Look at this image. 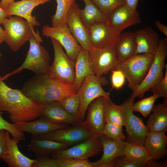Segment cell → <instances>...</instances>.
I'll return each mask as SVG.
<instances>
[{"label": "cell", "mask_w": 167, "mask_h": 167, "mask_svg": "<svg viewBox=\"0 0 167 167\" xmlns=\"http://www.w3.org/2000/svg\"><path fill=\"white\" fill-rule=\"evenodd\" d=\"M44 105L8 86L0 76V110L7 112L13 123L32 121L40 117Z\"/></svg>", "instance_id": "cell-1"}, {"label": "cell", "mask_w": 167, "mask_h": 167, "mask_svg": "<svg viewBox=\"0 0 167 167\" xmlns=\"http://www.w3.org/2000/svg\"><path fill=\"white\" fill-rule=\"evenodd\" d=\"M21 91L26 96L43 105L61 101L77 93L74 86L62 83L50 78L46 73L35 75L24 84Z\"/></svg>", "instance_id": "cell-2"}, {"label": "cell", "mask_w": 167, "mask_h": 167, "mask_svg": "<svg viewBox=\"0 0 167 167\" xmlns=\"http://www.w3.org/2000/svg\"><path fill=\"white\" fill-rule=\"evenodd\" d=\"M29 41V48L24 61L18 68L2 77L3 80L25 69L32 71L36 75L47 73L50 65L49 56L41 44L42 40L38 30L31 37Z\"/></svg>", "instance_id": "cell-3"}, {"label": "cell", "mask_w": 167, "mask_h": 167, "mask_svg": "<svg viewBox=\"0 0 167 167\" xmlns=\"http://www.w3.org/2000/svg\"><path fill=\"white\" fill-rule=\"evenodd\" d=\"M167 54V39L161 38L156 51L152 62L145 78L135 89L131 96L142 98L146 92L164 78L165 61Z\"/></svg>", "instance_id": "cell-4"}, {"label": "cell", "mask_w": 167, "mask_h": 167, "mask_svg": "<svg viewBox=\"0 0 167 167\" xmlns=\"http://www.w3.org/2000/svg\"><path fill=\"white\" fill-rule=\"evenodd\" d=\"M6 18L2 24L4 27L5 41L13 51L19 50L36 32L34 26L22 18Z\"/></svg>", "instance_id": "cell-5"}, {"label": "cell", "mask_w": 167, "mask_h": 167, "mask_svg": "<svg viewBox=\"0 0 167 167\" xmlns=\"http://www.w3.org/2000/svg\"><path fill=\"white\" fill-rule=\"evenodd\" d=\"M50 38L53 47L54 58L46 74L50 78L57 81L74 86L75 61L68 56L57 41Z\"/></svg>", "instance_id": "cell-6"}, {"label": "cell", "mask_w": 167, "mask_h": 167, "mask_svg": "<svg viewBox=\"0 0 167 167\" xmlns=\"http://www.w3.org/2000/svg\"><path fill=\"white\" fill-rule=\"evenodd\" d=\"M154 54H136L119 63L117 69L123 73L132 91L135 89L145 78L152 62Z\"/></svg>", "instance_id": "cell-7"}, {"label": "cell", "mask_w": 167, "mask_h": 167, "mask_svg": "<svg viewBox=\"0 0 167 167\" xmlns=\"http://www.w3.org/2000/svg\"><path fill=\"white\" fill-rule=\"evenodd\" d=\"M109 83L106 78L94 75L87 76L83 80L77 92L80 101L79 118L82 121L85 118L86 112L91 103L96 98L103 96L111 99L109 92H105L102 86Z\"/></svg>", "instance_id": "cell-8"}, {"label": "cell", "mask_w": 167, "mask_h": 167, "mask_svg": "<svg viewBox=\"0 0 167 167\" xmlns=\"http://www.w3.org/2000/svg\"><path fill=\"white\" fill-rule=\"evenodd\" d=\"M134 99L130 96L121 105L123 112V126L126 130V142L144 145L149 131L141 118L133 113L132 107Z\"/></svg>", "instance_id": "cell-9"}, {"label": "cell", "mask_w": 167, "mask_h": 167, "mask_svg": "<svg viewBox=\"0 0 167 167\" xmlns=\"http://www.w3.org/2000/svg\"><path fill=\"white\" fill-rule=\"evenodd\" d=\"M92 135L85 121L59 129L47 134L32 137L53 140L72 146Z\"/></svg>", "instance_id": "cell-10"}, {"label": "cell", "mask_w": 167, "mask_h": 167, "mask_svg": "<svg viewBox=\"0 0 167 167\" xmlns=\"http://www.w3.org/2000/svg\"><path fill=\"white\" fill-rule=\"evenodd\" d=\"M89 53L93 75L101 77L117 69L119 62L116 58L114 45L101 48L93 47Z\"/></svg>", "instance_id": "cell-11"}, {"label": "cell", "mask_w": 167, "mask_h": 167, "mask_svg": "<svg viewBox=\"0 0 167 167\" xmlns=\"http://www.w3.org/2000/svg\"><path fill=\"white\" fill-rule=\"evenodd\" d=\"M42 32L45 36L57 41L64 48L68 56L75 61L82 48L71 33L66 23L56 27L44 25Z\"/></svg>", "instance_id": "cell-12"}, {"label": "cell", "mask_w": 167, "mask_h": 167, "mask_svg": "<svg viewBox=\"0 0 167 167\" xmlns=\"http://www.w3.org/2000/svg\"><path fill=\"white\" fill-rule=\"evenodd\" d=\"M102 151V147L99 136L92 135L70 148L53 153L51 156L53 158H72L86 160L99 155Z\"/></svg>", "instance_id": "cell-13"}, {"label": "cell", "mask_w": 167, "mask_h": 167, "mask_svg": "<svg viewBox=\"0 0 167 167\" xmlns=\"http://www.w3.org/2000/svg\"><path fill=\"white\" fill-rule=\"evenodd\" d=\"M103 96L98 97L92 101L87 109L85 121L92 135L99 136L106 123L105 111L109 101Z\"/></svg>", "instance_id": "cell-14"}, {"label": "cell", "mask_w": 167, "mask_h": 167, "mask_svg": "<svg viewBox=\"0 0 167 167\" xmlns=\"http://www.w3.org/2000/svg\"><path fill=\"white\" fill-rule=\"evenodd\" d=\"M79 8L75 2L71 6L68 13L66 23L73 36L82 48L89 51L93 46L88 30L80 17Z\"/></svg>", "instance_id": "cell-15"}, {"label": "cell", "mask_w": 167, "mask_h": 167, "mask_svg": "<svg viewBox=\"0 0 167 167\" xmlns=\"http://www.w3.org/2000/svg\"><path fill=\"white\" fill-rule=\"evenodd\" d=\"M88 29L92 46L98 48L114 45L120 34L105 22L94 24Z\"/></svg>", "instance_id": "cell-16"}, {"label": "cell", "mask_w": 167, "mask_h": 167, "mask_svg": "<svg viewBox=\"0 0 167 167\" xmlns=\"http://www.w3.org/2000/svg\"><path fill=\"white\" fill-rule=\"evenodd\" d=\"M108 21L117 32L120 33L126 28L140 23L141 20L137 10H133L125 4L109 15Z\"/></svg>", "instance_id": "cell-17"}, {"label": "cell", "mask_w": 167, "mask_h": 167, "mask_svg": "<svg viewBox=\"0 0 167 167\" xmlns=\"http://www.w3.org/2000/svg\"><path fill=\"white\" fill-rule=\"evenodd\" d=\"M51 0H21L12 2L5 10L7 17L13 15L24 18L33 26H39L40 24L35 16L32 15L33 9Z\"/></svg>", "instance_id": "cell-18"}, {"label": "cell", "mask_w": 167, "mask_h": 167, "mask_svg": "<svg viewBox=\"0 0 167 167\" xmlns=\"http://www.w3.org/2000/svg\"><path fill=\"white\" fill-rule=\"evenodd\" d=\"M40 117L39 119L35 121L19 122L14 124L18 129L23 132L31 133L32 137L44 135L68 126L66 124L53 123L42 116Z\"/></svg>", "instance_id": "cell-19"}, {"label": "cell", "mask_w": 167, "mask_h": 167, "mask_svg": "<svg viewBox=\"0 0 167 167\" xmlns=\"http://www.w3.org/2000/svg\"><path fill=\"white\" fill-rule=\"evenodd\" d=\"M41 116L57 124L72 125L83 121L79 118L69 114L58 101L52 102L44 105Z\"/></svg>", "instance_id": "cell-20"}, {"label": "cell", "mask_w": 167, "mask_h": 167, "mask_svg": "<svg viewBox=\"0 0 167 167\" xmlns=\"http://www.w3.org/2000/svg\"><path fill=\"white\" fill-rule=\"evenodd\" d=\"M6 140L7 154L2 159L10 167H32L35 159H32L24 155L19 150V141L11 139L10 133L6 132Z\"/></svg>", "instance_id": "cell-21"}, {"label": "cell", "mask_w": 167, "mask_h": 167, "mask_svg": "<svg viewBox=\"0 0 167 167\" xmlns=\"http://www.w3.org/2000/svg\"><path fill=\"white\" fill-rule=\"evenodd\" d=\"M99 138L102 147L103 153L100 159L91 162L92 167H99L101 164L124 156L123 150L126 142L116 141L103 134L99 135Z\"/></svg>", "instance_id": "cell-22"}, {"label": "cell", "mask_w": 167, "mask_h": 167, "mask_svg": "<svg viewBox=\"0 0 167 167\" xmlns=\"http://www.w3.org/2000/svg\"><path fill=\"white\" fill-rule=\"evenodd\" d=\"M166 132L149 131L144 145L151 158L155 160L163 158L167 154Z\"/></svg>", "instance_id": "cell-23"}, {"label": "cell", "mask_w": 167, "mask_h": 167, "mask_svg": "<svg viewBox=\"0 0 167 167\" xmlns=\"http://www.w3.org/2000/svg\"><path fill=\"white\" fill-rule=\"evenodd\" d=\"M137 43L136 54H154L160 42L158 33L149 27L139 29L135 32Z\"/></svg>", "instance_id": "cell-24"}, {"label": "cell", "mask_w": 167, "mask_h": 167, "mask_svg": "<svg viewBox=\"0 0 167 167\" xmlns=\"http://www.w3.org/2000/svg\"><path fill=\"white\" fill-rule=\"evenodd\" d=\"M116 58L119 63L137 54L135 32L120 33L114 45Z\"/></svg>", "instance_id": "cell-25"}, {"label": "cell", "mask_w": 167, "mask_h": 167, "mask_svg": "<svg viewBox=\"0 0 167 167\" xmlns=\"http://www.w3.org/2000/svg\"><path fill=\"white\" fill-rule=\"evenodd\" d=\"M166 99L163 103L154 106L152 113L149 115L146 126L149 131L166 132L167 103Z\"/></svg>", "instance_id": "cell-26"}, {"label": "cell", "mask_w": 167, "mask_h": 167, "mask_svg": "<svg viewBox=\"0 0 167 167\" xmlns=\"http://www.w3.org/2000/svg\"><path fill=\"white\" fill-rule=\"evenodd\" d=\"M75 72L74 86L77 92L84 78L93 75L91 67L89 51L82 48L75 61Z\"/></svg>", "instance_id": "cell-27"}, {"label": "cell", "mask_w": 167, "mask_h": 167, "mask_svg": "<svg viewBox=\"0 0 167 167\" xmlns=\"http://www.w3.org/2000/svg\"><path fill=\"white\" fill-rule=\"evenodd\" d=\"M70 146L56 141L46 139H38L32 137L28 147L36 156H49L67 148Z\"/></svg>", "instance_id": "cell-28"}, {"label": "cell", "mask_w": 167, "mask_h": 167, "mask_svg": "<svg viewBox=\"0 0 167 167\" xmlns=\"http://www.w3.org/2000/svg\"><path fill=\"white\" fill-rule=\"evenodd\" d=\"M83 0L85 6L83 9H79V14L82 21L87 29L96 23H108L107 18L91 0Z\"/></svg>", "instance_id": "cell-29"}, {"label": "cell", "mask_w": 167, "mask_h": 167, "mask_svg": "<svg viewBox=\"0 0 167 167\" xmlns=\"http://www.w3.org/2000/svg\"><path fill=\"white\" fill-rule=\"evenodd\" d=\"M124 156L130 161L145 165L152 158L143 145L126 142Z\"/></svg>", "instance_id": "cell-30"}, {"label": "cell", "mask_w": 167, "mask_h": 167, "mask_svg": "<svg viewBox=\"0 0 167 167\" xmlns=\"http://www.w3.org/2000/svg\"><path fill=\"white\" fill-rule=\"evenodd\" d=\"M75 0H56L57 3L55 14L51 20V26L56 27L66 23L69 11Z\"/></svg>", "instance_id": "cell-31"}, {"label": "cell", "mask_w": 167, "mask_h": 167, "mask_svg": "<svg viewBox=\"0 0 167 167\" xmlns=\"http://www.w3.org/2000/svg\"><path fill=\"white\" fill-rule=\"evenodd\" d=\"M105 121L106 123H112L122 127L123 126V112L121 105H115L111 100L108 101L105 111Z\"/></svg>", "instance_id": "cell-32"}, {"label": "cell", "mask_w": 167, "mask_h": 167, "mask_svg": "<svg viewBox=\"0 0 167 167\" xmlns=\"http://www.w3.org/2000/svg\"><path fill=\"white\" fill-rule=\"evenodd\" d=\"M157 98V96L153 94L151 96L142 99L136 103H134L132 110L133 112H139L144 117H146L152 112L155 102Z\"/></svg>", "instance_id": "cell-33"}, {"label": "cell", "mask_w": 167, "mask_h": 167, "mask_svg": "<svg viewBox=\"0 0 167 167\" xmlns=\"http://www.w3.org/2000/svg\"><path fill=\"white\" fill-rule=\"evenodd\" d=\"M91 0L108 19L109 15L111 12L119 6L125 4V0Z\"/></svg>", "instance_id": "cell-34"}, {"label": "cell", "mask_w": 167, "mask_h": 167, "mask_svg": "<svg viewBox=\"0 0 167 167\" xmlns=\"http://www.w3.org/2000/svg\"><path fill=\"white\" fill-rule=\"evenodd\" d=\"M122 126L110 122H106L102 134L117 141H124L125 136L122 131Z\"/></svg>", "instance_id": "cell-35"}, {"label": "cell", "mask_w": 167, "mask_h": 167, "mask_svg": "<svg viewBox=\"0 0 167 167\" xmlns=\"http://www.w3.org/2000/svg\"><path fill=\"white\" fill-rule=\"evenodd\" d=\"M65 110L71 115L78 118L80 101L77 93L60 102Z\"/></svg>", "instance_id": "cell-36"}, {"label": "cell", "mask_w": 167, "mask_h": 167, "mask_svg": "<svg viewBox=\"0 0 167 167\" xmlns=\"http://www.w3.org/2000/svg\"><path fill=\"white\" fill-rule=\"evenodd\" d=\"M3 112L0 110V129L8 132L11 135L12 138L19 141L25 139L24 132L15 126L14 124L9 123L4 119L2 117Z\"/></svg>", "instance_id": "cell-37"}, {"label": "cell", "mask_w": 167, "mask_h": 167, "mask_svg": "<svg viewBox=\"0 0 167 167\" xmlns=\"http://www.w3.org/2000/svg\"><path fill=\"white\" fill-rule=\"evenodd\" d=\"M59 167H92L88 159L80 160L72 158H54Z\"/></svg>", "instance_id": "cell-38"}, {"label": "cell", "mask_w": 167, "mask_h": 167, "mask_svg": "<svg viewBox=\"0 0 167 167\" xmlns=\"http://www.w3.org/2000/svg\"><path fill=\"white\" fill-rule=\"evenodd\" d=\"M163 79L148 90L153 94L156 95L158 98L163 97L167 98V66Z\"/></svg>", "instance_id": "cell-39"}, {"label": "cell", "mask_w": 167, "mask_h": 167, "mask_svg": "<svg viewBox=\"0 0 167 167\" xmlns=\"http://www.w3.org/2000/svg\"><path fill=\"white\" fill-rule=\"evenodd\" d=\"M32 167H59L55 158L49 156H36Z\"/></svg>", "instance_id": "cell-40"}, {"label": "cell", "mask_w": 167, "mask_h": 167, "mask_svg": "<svg viewBox=\"0 0 167 167\" xmlns=\"http://www.w3.org/2000/svg\"><path fill=\"white\" fill-rule=\"evenodd\" d=\"M111 81L113 88L118 89L124 85L126 77L123 73L118 69H116L112 71Z\"/></svg>", "instance_id": "cell-41"}, {"label": "cell", "mask_w": 167, "mask_h": 167, "mask_svg": "<svg viewBox=\"0 0 167 167\" xmlns=\"http://www.w3.org/2000/svg\"><path fill=\"white\" fill-rule=\"evenodd\" d=\"M114 167H144L145 165L132 162L124 156L118 157L114 159Z\"/></svg>", "instance_id": "cell-42"}, {"label": "cell", "mask_w": 167, "mask_h": 167, "mask_svg": "<svg viewBox=\"0 0 167 167\" xmlns=\"http://www.w3.org/2000/svg\"><path fill=\"white\" fill-rule=\"evenodd\" d=\"M5 131L0 129V158L2 159L8 153L6 140Z\"/></svg>", "instance_id": "cell-43"}, {"label": "cell", "mask_w": 167, "mask_h": 167, "mask_svg": "<svg viewBox=\"0 0 167 167\" xmlns=\"http://www.w3.org/2000/svg\"><path fill=\"white\" fill-rule=\"evenodd\" d=\"M166 163H165L158 162L152 158L146 164V167H166Z\"/></svg>", "instance_id": "cell-44"}, {"label": "cell", "mask_w": 167, "mask_h": 167, "mask_svg": "<svg viewBox=\"0 0 167 167\" xmlns=\"http://www.w3.org/2000/svg\"><path fill=\"white\" fill-rule=\"evenodd\" d=\"M155 24L158 29L167 37V27L162 24L158 20H156L155 21Z\"/></svg>", "instance_id": "cell-45"}, {"label": "cell", "mask_w": 167, "mask_h": 167, "mask_svg": "<svg viewBox=\"0 0 167 167\" xmlns=\"http://www.w3.org/2000/svg\"><path fill=\"white\" fill-rule=\"evenodd\" d=\"M140 0H125V4L130 8L136 10L139 1Z\"/></svg>", "instance_id": "cell-46"}, {"label": "cell", "mask_w": 167, "mask_h": 167, "mask_svg": "<svg viewBox=\"0 0 167 167\" xmlns=\"http://www.w3.org/2000/svg\"><path fill=\"white\" fill-rule=\"evenodd\" d=\"M0 7L5 10L9 5L15 0H0Z\"/></svg>", "instance_id": "cell-47"}, {"label": "cell", "mask_w": 167, "mask_h": 167, "mask_svg": "<svg viewBox=\"0 0 167 167\" xmlns=\"http://www.w3.org/2000/svg\"><path fill=\"white\" fill-rule=\"evenodd\" d=\"M7 17L5 11L0 7V25L2 24L3 21Z\"/></svg>", "instance_id": "cell-48"}, {"label": "cell", "mask_w": 167, "mask_h": 167, "mask_svg": "<svg viewBox=\"0 0 167 167\" xmlns=\"http://www.w3.org/2000/svg\"><path fill=\"white\" fill-rule=\"evenodd\" d=\"M5 40V31L0 25V44H2Z\"/></svg>", "instance_id": "cell-49"}, {"label": "cell", "mask_w": 167, "mask_h": 167, "mask_svg": "<svg viewBox=\"0 0 167 167\" xmlns=\"http://www.w3.org/2000/svg\"><path fill=\"white\" fill-rule=\"evenodd\" d=\"M2 56V54L0 52V60L1 59Z\"/></svg>", "instance_id": "cell-50"}]
</instances>
